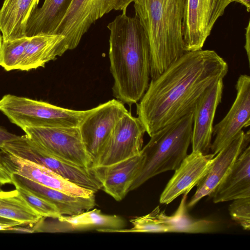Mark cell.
<instances>
[{
	"mask_svg": "<svg viewBox=\"0 0 250 250\" xmlns=\"http://www.w3.org/2000/svg\"><path fill=\"white\" fill-rule=\"evenodd\" d=\"M228 71V64L215 51L185 52L151 80L137 103L138 118L151 137L167 125L192 112L204 92Z\"/></svg>",
	"mask_w": 250,
	"mask_h": 250,
	"instance_id": "6da1fadb",
	"label": "cell"
},
{
	"mask_svg": "<svg viewBox=\"0 0 250 250\" xmlns=\"http://www.w3.org/2000/svg\"><path fill=\"white\" fill-rule=\"evenodd\" d=\"M110 31V70L114 79L115 98L130 106L138 103L150 79L151 57L148 40L137 17L126 11L107 26Z\"/></svg>",
	"mask_w": 250,
	"mask_h": 250,
	"instance_id": "7a4b0ae2",
	"label": "cell"
},
{
	"mask_svg": "<svg viewBox=\"0 0 250 250\" xmlns=\"http://www.w3.org/2000/svg\"><path fill=\"white\" fill-rule=\"evenodd\" d=\"M135 15L149 41L150 79L154 80L185 52L184 0H135Z\"/></svg>",
	"mask_w": 250,
	"mask_h": 250,
	"instance_id": "3957f363",
	"label": "cell"
},
{
	"mask_svg": "<svg viewBox=\"0 0 250 250\" xmlns=\"http://www.w3.org/2000/svg\"><path fill=\"white\" fill-rule=\"evenodd\" d=\"M193 111L161 128L142 148L143 166L134 179L129 191L163 172L177 169L187 156L191 142Z\"/></svg>",
	"mask_w": 250,
	"mask_h": 250,
	"instance_id": "277c9868",
	"label": "cell"
},
{
	"mask_svg": "<svg viewBox=\"0 0 250 250\" xmlns=\"http://www.w3.org/2000/svg\"><path fill=\"white\" fill-rule=\"evenodd\" d=\"M90 110L63 108L10 94L0 99V111L22 129L27 127H78Z\"/></svg>",
	"mask_w": 250,
	"mask_h": 250,
	"instance_id": "5b68a950",
	"label": "cell"
},
{
	"mask_svg": "<svg viewBox=\"0 0 250 250\" xmlns=\"http://www.w3.org/2000/svg\"><path fill=\"white\" fill-rule=\"evenodd\" d=\"M135 0H72L54 34L64 37L60 44L62 55L77 47L91 25L112 10L126 11Z\"/></svg>",
	"mask_w": 250,
	"mask_h": 250,
	"instance_id": "8992f818",
	"label": "cell"
},
{
	"mask_svg": "<svg viewBox=\"0 0 250 250\" xmlns=\"http://www.w3.org/2000/svg\"><path fill=\"white\" fill-rule=\"evenodd\" d=\"M128 111L124 103L113 99L90 109L78 128L92 168L102 155L119 120Z\"/></svg>",
	"mask_w": 250,
	"mask_h": 250,
	"instance_id": "52a82bcc",
	"label": "cell"
},
{
	"mask_svg": "<svg viewBox=\"0 0 250 250\" xmlns=\"http://www.w3.org/2000/svg\"><path fill=\"white\" fill-rule=\"evenodd\" d=\"M25 135L48 152L76 166L91 168L78 127H27Z\"/></svg>",
	"mask_w": 250,
	"mask_h": 250,
	"instance_id": "ba28073f",
	"label": "cell"
},
{
	"mask_svg": "<svg viewBox=\"0 0 250 250\" xmlns=\"http://www.w3.org/2000/svg\"><path fill=\"white\" fill-rule=\"evenodd\" d=\"M230 0H184L182 35L186 52L200 50Z\"/></svg>",
	"mask_w": 250,
	"mask_h": 250,
	"instance_id": "9c48e42d",
	"label": "cell"
},
{
	"mask_svg": "<svg viewBox=\"0 0 250 250\" xmlns=\"http://www.w3.org/2000/svg\"><path fill=\"white\" fill-rule=\"evenodd\" d=\"M187 195H184L180 205L173 214L167 215L159 206L149 213L135 217L130 222L133 227L115 232L206 233L214 230V223L196 219L188 214L186 206Z\"/></svg>",
	"mask_w": 250,
	"mask_h": 250,
	"instance_id": "30bf717a",
	"label": "cell"
},
{
	"mask_svg": "<svg viewBox=\"0 0 250 250\" xmlns=\"http://www.w3.org/2000/svg\"><path fill=\"white\" fill-rule=\"evenodd\" d=\"M146 132L141 120L127 111L117 123L102 155L93 167L111 165L139 154Z\"/></svg>",
	"mask_w": 250,
	"mask_h": 250,
	"instance_id": "8fae6325",
	"label": "cell"
},
{
	"mask_svg": "<svg viewBox=\"0 0 250 250\" xmlns=\"http://www.w3.org/2000/svg\"><path fill=\"white\" fill-rule=\"evenodd\" d=\"M236 98L225 117L214 127L215 136L210 149L215 155L229 144L242 130L250 124V77L241 75L235 85Z\"/></svg>",
	"mask_w": 250,
	"mask_h": 250,
	"instance_id": "7c38bea8",
	"label": "cell"
},
{
	"mask_svg": "<svg viewBox=\"0 0 250 250\" xmlns=\"http://www.w3.org/2000/svg\"><path fill=\"white\" fill-rule=\"evenodd\" d=\"M53 220L42 217L33 227L35 232H68L95 229L102 232H115L124 229V219L116 215H107L94 208L72 215H61Z\"/></svg>",
	"mask_w": 250,
	"mask_h": 250,
	"instance_id": "4fadbf2b",
	"label": "cell"
},
{
	"mask_svg": "<svg viewBox=\"0 0 250 250\" xmlns=\"http://www.w3.org/2000/svg\"><path fill=\"white\" fill-rule=\"evenodd\" d=\"M21 157L40 164L64 178L84 188L96 193L102 188V184L92 168H85L68 163L48 152L32 141L22 147Z\"/></svg>",
	"mask_w": 250,
	"mask_h": 250,
	"instance_id": "5bb4252c",
	"label": "cell"
},
{
	"mask_svg": "<svg viewBox=\"0 0 250 250\" xmlns=\"http://www.w3.org/2000/svg\"><path fill=\"white\" fill-rule=\"evenodd\" d=\"M0 155L5 167L10 173L72 196L89 197L95 195L92 190L78 186L40 164L2 151Z\"/></svg>",
	"mask_w": 250,
	"mask_h": 250,
	"instance_id": "9a60e30c",
	"label": "cell"
},
{
	"mask_svg": "<svg viewBox=\"0 0 250 250\" xmlns=\"http://www.w3.org/2000/svg\"><path fill=\"white\" fill-rule=\"evenodd\" d=\"M250 142V131L241 130L234 139L215 155L206 174L198 183L187 207L190 208L202 198L209 196L229 171Z\"/></svg>",
	"mask_w": 250,
	"mask_h": 250,
	"instance_id": "2e32d148",
	"label": "cell"
},
{
	"mask_svg": "<svg viewBox=\"0 0 250 250\" xmlns=\"http://www.w3.org/2000/svg\"><path fill=\"white\" fill-rule=\"evenodd\" d=\"M223 79L210 86L201 96L193 110L192 151L208 154L210 149L213 123L216 109L221 103Z\"/></svg>",
	"mask_w": 250,
	"mask_h": 250,
	"instance_id": "e0dca14e",
	"label": "cell"
},
{
	"mask_svg": "<svg viewBox=\"0 0 250 250\" xmlns=\"http://www.w3.org/2000/svg\"><path fill=\"white\" fill-rule=\"evenodd\" d=\"M214 156L198 151L187 155L162 192L160 203L168 204L180 195H187L206 174Z\"/></svg>",
	"mask_w": 250,
	"mask_h": 250,
	"instance_id": "ac0fdd59",
	"label": "cell"
},
{
	"mask_svg": "<svg viewBox=\"0 0 250 250\" xmlns=\"http://www.w3.org/2000/svg\"><path fill=\"white\" fill-rule=\"evenodd\" d=\"M144 156L141 153L133 157L104 166L91 168L101 183L102 188L115 200H122L128 192L141 169Z\"/></svg>",
	"mask_w": 250,
	"mask_h": 250,
	"instance_id": "d6986e66",
	"label": "cell"
},
{
	"mask_svg": "<svg viewBox=\"0 0 250 250\" xmlns=\"http://www.w3.org/2000/svg\"><path fill=\"white\" fill-rule=\"evenodd\" d=\"M11 174L12 184L25 188L52 204L61 215L77 214L91 209L96 205L95 195L89 197L72 196L16 174Z\"/></svg>",
	"mask_w": 250,
	"mask_h": 250,
	"instance_id": "ffe728a7",
	"label": "cell"
},
{
	"mask_svg": "<svg viewBox=\"0 0 250 250\" xmlns=\"http://www.w3.org/2000/svg\"><path fill=\"white\" fill-rule=\"evenodd\" d=\"M250 146L240 154L229 171L209 196L215 203L250 197Z\"/></svg>",
	"mask_w": 250,
	"mask_h": 250,
	"instance_id": "44dd1931",
	"label": "cell"
},
{
	"mask_svg": "<svg viewBox=\"0 0 250 250\" xmlns=\"http://www.w3.org/2000/svg\"><path fill=\"white\" fill-rule=\"evenodd\" d=\"M40 0H4L0 9V31L2 41L26 36L28 21Z\"/></svg>",
	"mask_w": 250,
	"mask_h": 250,
	"instance_id": "7402d4cb",
	"label": "cell"
},
{
	"mask_svg": "<svg viewBox=\"0 0 250 250\" xmlns=\"http://www.w3.org/2000/svg\"><path fill=\"white\" fill-rule=\"evenodd\" d=\"M64 39L59 34L27 37L19 70L29 71L44 67L46 63L61 56L60 46Z\"/></svg>",
	"mask_w": 250,
	"mask_h": 250,
	"instance_id": "603a6c76",
	"label": "cell"
},
{
	"mask_svg": "<svg viewBox=\"0 0 250 250\" xmlns=\"http://www.w3.org/2000/svg\"><path fill=\"white\" fill-rule=\"evenodd\" d=\"M72 0H44L42 5L37 8L29 18L26 36L54 34Z\"/></svg>",
	"mask_w": 250,
	"mask_h": 250,
	"instance_id": "cb8c5ba5",
	"label": "cell"
},
{
	"mask_svg": "<svg viewBox=\"0 0 250 250\" xmlns=\"http://www.w3.org/2000/svg\"><path fill=\"white\" fill-rule=\"evenodd\" d=\"M0 217L22 225L34 224L42 218L29 206L17 189L0 191Z\"/></svg>",
	"mask_w": 250,
	"mask_h": 250,
	"instance_id": "d4e9b609",
	"label": "cell"
},
{
	"mask_svg": "<svg viewBox=\"0 0 250 250\" xmlns=\"http://www.w3.org/2000/svg\"><path fill=\"white\" fill-rule=\"evenodd\" d=\"M27 37L12 41H2L0 64L6 71L19 69Z\"/></svg>",
	"mask_w": 250,
	"mask_h": 250,
	"instance_id": "484cf974",
	"label": "cell"
},
{
	"mask_svg": "<svg viewBox=\"0 0 250 250\" xmlns=\"http://www.w3.org/2000/svg\"><path fill=\"white\" fill-rule=\"evenodd\" d=\"M15 187L29 206L42 217L58 218L61 216L57 208L52 204L25 188Z\"/></svg>",
	"mask_w": 250,
	"mask_h": 250,
	"instance_id": "4316f807",
	"label": "cell"
},
{
	"mask_svg": "<svg viewBox=\"0 0 250 250\" xmlns=\"http://www.w3.org/2000/svg\"><path fill=\"white\" fill-rule=\"evenodd\" d=\"M229 210L231 219L246 230H250V197L232 200Z\"/></svg>",
	"mask_w": 250,
	"mask_h": 250,
	"instance_id": "83f0119b",
	"label": "cell"
},
{
	"mask_svg": "<svg viewBox=\"0 0 250 250\" xmlns=\"http://www.w3.org/2000/svg\"><path fill=\"white\" fill-rule=\"evenodd\" d=\"M12 183L11 174L5 167L0 155V185Z\"/></svg>",
	"mask_w": 250,
	"mask_h": 250,
	"instance_id": "f1b7e54d",
	"label": "cell"
},
{
	"mask_svg": "<svg viewBox=\"0 0 250 250\" xmlns=\"http://www.w3.org/2000/svg\"><path fill=\"white\" fill-rule=\"evenodd\" d=\"M19 136L8 132L4 128L0 126V148L5 143L15 140Z\"/></svg>",
	"mask_w": 250,
	"mask_h": 250,
	"instance_id": "f546056e",
	"label": "cell"
},
{
	"mask_svg": "<svg viewBox=\"0 0 250 250\" xmlns=\"http://www.w3.org/2000/svg\"><path fill=\"white\" fill-rule=\"evenodd\" d=\"M245 44L244 45L245 49L246 51L247 58L250 64V21H249L248 25L246 28L245 33Z\"/></svg>",
	"mask_w": 250,
	"mask_h": 250,
	"instance_id": "4dcf8cb0",
	"label": "cell"
},
{
	"mask_svg": "<svg viewBox=\"0 0 250 250\" xmlns=\"http://www.w3.org/2000/svg\"><path fill=\"white\" fill-rule=\"evenodd\" d=\"M22 225L20 223L8 220L7 221L0 220V231L9 230L15 226Z\"/></svg>",
	"mask_w": 250,
	"mask_h": 250,
	"instance_id": "1f68e13d",
	"label": "cell"
},
{
	"mask_svg": "<svg viewBox=\"0 0 250 250\" xmlns=\"http://www.w3.org/2000/svg\"><path fill=\"white\" fill-rule=\"evenodd\" d=\"M21 225L15 226L11 228L9 231H15L16 232H22V233H33L34 230L33 228L27 227H21Z\"/></svg>",
	"mask_w": 250,
	"mask_h": 250,
	"instance_id": "d6a6232c",
	"label": "cell"
},
{
	"mask_svg": "<svg viewBox=\"0 0 250 250\" xmlns=\"http://www.w3.org/2000/svg\"><path fill=\"white\" fill-rule=\"evenodd\" d=\"M231 2H236L244 5L247 9L248 12L250 10V0H230Z\"/></svg>",
	"mask_w": 250,
	"mask_h": 250,
	"instance_id": "836d02e7",
	"label": "cell"
},
{
	"mask_svg": "<svg viewBox=\"0 0 250 250\" xmlns=\"http://www.w3.org/2000/svg\"><path fill=\"white\" fill-rule=\"evenodd\" d=\"M2 36L0 34V61H1V48H2Z\"/></svg>",
	"mask_w": 250,
	"mask_h": 250,
	"instance_id": "e575fe53",
	"label": "cell"
},
{
	"mask_svg": "<svg viewBox=\"0 0 250 250\" xmlns=\"http://www.w3.org/2000/svg\"><path fill=\"white\" fill-rule=\"evenodd\" d=\"M1 185H0V191L1 190Z\"/></svg>",
	"mask_w": 250,
	"mask_h": 250,
	"instance_id": "d590c367",
	"label": "cell"
}]
</instances>
